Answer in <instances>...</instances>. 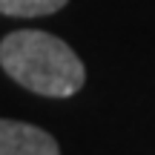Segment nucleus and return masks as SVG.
<instances>
[{
  "label": "nucleus",
  "mask_w": 155,
  "mask_h": 155,
  "mask_svg": "<svg viewBox=\"0 0 155 155\" xmlns=\"http://www.w3.org/2000/svg\"><path fill=\"white\" fill-rule=\"evenodd\" d=\"M0 66L23 89L43 98H69L86 81L83 61L66 40L38 29H20L0 40Z\"/></svg>",
  "instance_id": "f257e3e1"
},
{
  "label": "nucleus",
  "mask_w": 155,
  "mask_h": 155,
  "mask_svg": "<svg viewBox=\"0 0 155 155\" xmlns=\"http://www.w3.org/2000/svg\"><path fill=\"white\" fill-rule=\"evenodd\" d=\"M0 155H61V147L46 129L0 118Z\"/></svg>",
  "instance_id": "f03ea898"
},
{
  "label": "nucleus",
  "mask_w": 155,
  "mask_h": 155,
  "mask_svg": "<svg viewBox=\"0 0 155 155\" xmlns=\"http://www.w3.org/2000/svg\"><path fill=\"white\" fill-rule=\"evenodd\" d=\"M69 0H0V15L9 17H43L55 15Z\"/></svg>",
  "instance_id": "7ed1b4c3"
}]
</instances>
